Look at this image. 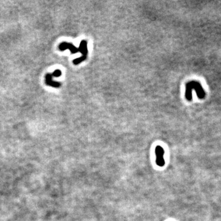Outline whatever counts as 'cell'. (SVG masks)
<instances>
[{
    "label": "cell",
    "mask_w": 221,
    "mask_h": 221,
    "mask_svg": "<svg viewBox=\"0 0 221 221\" xmlns=\"http://www.w3.org/2000/svg\"><path fill=\"white\" fill-rule=\"evenodd\" d=\"M58 48L62 51H65L67 49H69L72 54H74V53H76L79 52H81L82 56L79 58L74 59L73 62V63L76 65H79L80 63H81L83 61H85L87 58V55L88 53V49H87V42L86 40L81 41L78 48H77V47H76L71 43H66V42H63V43H62L60 44L58 46Z\"/></svg>",
    "instance_id": "1"
},
{
    "label": "cell",
    "mask_w": 221,
    "mask_h": 221,
    "mask_svg": "<svg viewBox=\"0 0 221 221\" xmlns=\"http://www.w3.org/2000/svg\"><path fill=\"white\" fill-rule=\"evenodd\" d=\"M195 90L197 97L199 99H203L205 97V92L203 88L201 86V83L196 81H190L186 84V92H185V97L187 101H190L192 100V91Z\"/></svg>",
    "instance_id": "2"
},
{
    "label": "cell",
    "mask_w": 221,
    "mask_h": 221,
    "mask_svg": "<svg viewBox=\"0 0 221 221\" xmlns=\"http://www.w3.org/2000/svg\"><path fill=\"white\" fill-rule=\"evenodd\" d=\"M62 75V71L60 69H57L55 70L54 72H53L52 74H49L47 73L46 74L45 76V79H46V85L52 86L53 87H59L61 86V83L58 82H55L52 81V77H59Z\"/></svg>",
    "instance_id": "3"
},
{
    "label": "cell",
    "mask_w": 221,
    "mask_h": 221,
    "mask_svg": "<svg viewBox=\"0 0 221 221\" xmlns=\"http://www.w3.org/2000/svg\"><path fill=\"white\" fill-rule=\"evenodd\" d=\"M156 156V164L160 167H162L165 165V160H164V149L160 146H157L155 149Z\"/></svg>",
    "instance_id": "4"
}]
</instances>
